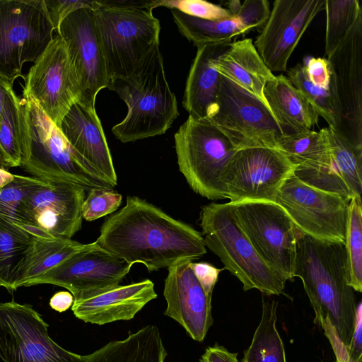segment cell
<instances>
[{"instance_id":"6da1fadb","label":"cell","mask_w":362,"mask_h":362,"mask_svg":"<svg viewBox=\"0 0 362 362\" xmlns=\"http://www.w3.org/2000/svg\"><path fill=\"white\" fill-rule=\"evenodd\" d=\"M95 243L110 254L148 272L206 253L203 235L153 204L128 196L125 205L103 222Z\"/></svg>"},{"instance_id":"7a4b0ae2","label":"cell","mask_w":362,"mask_h":362,"mask_svg":"<svg viewBox=\"0 0 362 362\" xmlns=\"http://www.w3.org/2000/svg\"><path fill=\"white\" fill-rule=\"evenodd\" d=\"M294 277L301 279L315 312V324L328 317L347 348L356 316V304L349 274L345 244L320 240L303 233L298 240Z\"/></svg>"},{"instance_id":"3957f363","label":"cell","mask_w":362,"mask_h":362,"mask_svg":"<svg viewBox=\"0 0 362 362\" xmlns=\"http://www.w3.org/2000/svg\"><path fill=\"white\" fill-rule=\"evenodd\" d=\"M21 105L20 167L32 177L51 184H69L86 192L113 188L71 146L33 98L23 94Z\"/></svg>"},{"instance_id":"277c9868","label":"cell","mask_w":362,"mask_h":362,"mask_svg":"<svg viewBox=\"0 0 362 362\" xmlns=\"http://www.w3.org/2000/svg\"><path fill=\"white\" fill-rule=\"evenodd\" d=\"M157 1H96L93 9L109 81L132 75L159 45Z\"/></svg>"},{"instance_id":"5b68a950","label":"cell","mask_w":362,"mask_h":362,"mask_svg":"<svg viewBox=\"0 0 362 362\" xmlns=\"http://www.w3.org/2000/svg\"><path fill=\"white\" fill-rule=\"evenodd\" d=\"M126 103L127 113L112 129L122 143L163 134L179 116L177 101L168 83L159 45L128 77L107 87Z\"/></svg>"},{"instance_id":"8992f818","label":"cell","mask_w":362,"mask_h":362,"mask_svg":"<svg viewBox=\"0 0 362 362\" xmlns=\"http://www.w3.org/2000/svg\"><path fill=\"white\" fill-rule=\"evenodd\" d=\"M199 225L206 247L242 283L243 291L255 288L266 296L286 295V282L258 255L235 219L230 202L202 206Z\"/></svg>"},{"instance_id":"52a82bcc","label":"cell","mask_w":362,"mask_h":362,"mask_svg":"<svg viewBox=\"0 0 362 362\" xmlns=\"http://www.w3.org/2000/svg\"><path fill=\"white\" fill-rule=\"evenodd\" d=\"M179 170L191 189L210 200L226 199L223 179L238 149L216 127L189 115L175 134Z\"/></svg>"},{"instance_id":"ba28073f","label":"cell","mask_w":362,"mask_h":362,"mask_svg":"<svg viewBox=\"0 0 362 362\" xmlns=\"http://www.w3.org/2000/svg\"><path fill=\"white\" fill-rule=\"evenodd\" d=\"M54 31L44 0H0V78H25L24 64L38 59Z\"/></svg>"},{"instance_id":"9c48e42d","label":"cell","mask_w":362,"mask_h":362,"mask_svg":"<svg viewBox=\"0 0 362 362\" xmlns=\"http://www.w3.org/2000/svg\"><path fill=\"white\" fill-rule=\"evenodd\" d=\"M230 204L235 219L258 255L284 282L292 281L297 242L304 233L276 202Z\"/></svg>"},{"instance_id":"30bf717a","label":"cell","mask_w":362,"mask_h":362,"mask_svg":"<svg viewBox=\"0 0 362 362\" xmlns=\"http://www.w3.org/2000/svg\"><path fill=\"white\" fill-rule=\"evenodd\" d=\"M206 121L238 150L276 148L278 139L285 134L265 103L221 74L215 110Z\"/></svg>"},{"instance_id":"8fae6325","label":"cell","mask_w":362,"mask_h":362,"mask_svg":"<svg viewBox=\"0 0 362 362\" xmlns=\"http://www.w3.org/2000/svg\"><path fill=\"white\" fill-rule=\"evenodd\" d=\"M49 325L29 304L0 302V359L4 362H85L48 334Z\"/></svg>"},{"instance_id":"7c38bea8","label":"cell","mask_w":362,"mask_h":362,"mask_svg":"<svg viewBox=\"0 0 362 362\" xmlns=\"http://www.w3.org/2000/svg\"><path fill=\"white\" fill-rule=\"evenodd\" d=\"M276 202L305 234L345 244L349 202L303 182L295 174L280 189Z\"/></svg>"},{"instance_id":"4fadbf2b","label":"cell","mask_w":362,"mask_h":362,"mask_svg":"<svg viewBox=\"0 0 362 362\" xmlns=\"http://www.w3.org/2000/svg\"><path fill=\"white\" fill-rule=\"evenodd\" d=\"M297 165L277 148L240 149L226 170L223 185L226 199L234 204L244 201L276 202L285 181Z\"/></svg>"},{"instance_id":"5bb4252c","label":"cell","mask_w":362,"mask_h":362,"mask_svg":"<svg viewBox=\"0 0 362 362\" xmlns=\"http://www.w3.org/2000/svg\"><path fill=\"white\" fill-rule=\"evenodd\" d=\"M57 34L65 43L77 81L78 103L95 108L96 96L107 87L109 78L93 10L81 8L68 15L62 21Z\"/></svg>"},{"instance_id":"9a60e30c","label":"cell","mask_w":362,"mask_h":362,"mask_svg":"<svg viewBox=\"0 0 362 362\" xmlns=\"http://www.w3.org/2000/svg\"><path fill=\"white\" fill-rule=\"evenodd\" d=\"M23 94L33 98L59 128L79 91L63 39L54 36L24 78Z\"/></svg>"},{"instance_id":"2e32d148","label":"cell","mask_w":362,"mask_h":362,"mask_svg":"<svg viewBox=\"0 0 362 362\" xmlns=\"http://www.w3.org/2000/svg\"><path fill=\"white\" fill-rule=\"evenodd\" d=\"M132 267L94 242L29 280L24 286L52 284L66 288L75 298L119 285Z\"/></svg>"},{"instance_id":"e0dca14e","label":"cell","mask_w":362,"mask_h":362,"mask_svg":"<svg viewBox=\"0 0 362 362\" xmlns=\"http://www.w3.org/2000/svg\"><path fill=\"white\" fill-rule=\"evenodd\" d=\"M86 191L77 186L56 183L34 192L23 204L16 224L40 238L71 239L82 226L81 206Z\"/></svg>"},{"instance_id":"ac0fdd59","label":"cell","mask_w":362,"mask_h":362,"mask_svg":"<svg viewBox=\"0 0 362 362\" xmlns=\"http://www.w3.org/2000/svg\"><path fill=\"white\" fill-rule=\"evenodd\" d=\"M325 0H275L253 45L268 69L286 71L288 61Z\"/></svg>"},{"instance_id":"d6986e66","label":"cell","mask_w":362,"mask_h":362,"mask_svg":"<svg viewBox=\"0 0 362 362\" xmlns=\"http://www.w3.org/2000/svg\"><path fill=\"white\" fill-rule=\"evenodd\" d=\"M327 59L334 77L341 110L339 129L362 146V16Z\"/></svg>"},{"instance_id":"ffe728a7","label":"cell","mask_w":362,"mask_h":362,"mask_svg":"<svg viewBox=\"0 0 362 362\" xmlns=\"http://www.w3.org/2000/svg\"><path fill=\"white\" fill-rule=\"evenodd\" d=\"M184 259L168 268L163 295L167 303L164 314L178 322L188 335L203 341L213 324L211 296H208Z\"/></svg>"},{"instance_id":"44dd1931","label":"cell","mask_w":362,"mask_h":362,"mask_svg":"<svg viewBox=\"0 0 362 362\" xmlns=\"http://www.w3.org/2000/svg\"><path fill=\"white\" fill-rule=\"evenodd\" d=\"M323 130L329 149L327 165L316 173L298 178L309 185L337 194L348 202L361 197L362 146L339 129L327 127Z\"/></svg>"},{"instance_id":"7402d4cb","label":"cell","mask_w":362,"mask_h":362,"mask_svg":"<svg viewBox=\"0 0 362 362\" xmlns=\"http://www.w3.org/2000/svg\"><path fill=\"white\" fill-rule=\"evenodd\" d=\"M157 296L154 284L147 279L80 295L74 298L71 310L84 322L103 325L133 319Z\"/></svg>"},{"instance_id":"603a6c76","label":"cell","mask_w":362,"mask_h":362,"mask_svg":"<svg viewBox=\"0 0 362 362\" xmlns=\"http://www.w3.org/2000/svg\"><path fill=\"white\" fill-rule=\"evenodd\" d=\"M180 33L195 46L231 42L232 38L262 28L266 23L270 6L267 0H245L241 8L231 17L208 21L171 9Z\"/></svg>"},{"instance_id":"cb8c5ba5","label":"cell","mask_w":362,"mask_h":362,"mask_svg":"<svg viewBox=\"0 0 362 362\" xmlns=\"http://www.w3.org/2000/svg\"><path fill=\"white\" fill-rule=\"evenodd\" d=\"M59 129L71 146L112 187L117 177L105 135L95 108L76 102Z\"/></svg>"},{"instance_id":"d4e9b609","label":"cell","mask_w":362,"mask_h":362,"mask_svg":"<svg viewBox=\"0 0 362 362\" xmlns=\"http://www.w3.org/2000/svg\"><path fill=\"white\" fill-rule=\"evenodd\" d=\"M229 43L207 44L197 47L187 78L182 105L189 115L206 120L213 114L221 83V74L214 62L230 45Z\"/></svg>"},{"instance_id":"484cf974","label":"cell","mask_w":362,"mask_h":362,"mask_svg":"<svg viewBox=\"0 0 362 362\" xmlns=\"http://www.w3.org/2000/svg\"><path fill=\"white\" fill-rule=\"evenodd\" d=\"M214 66L220 74L267 105L264 89L274 75L264 63L251 38L231 42L214 62Z\"/></svg>"},{"instance_id":"4316f807","label":"cell","mask_w":362,"mask_h":362,"mask_svg":"<svg viewBox=\"0 0 362 362\" xmlns=\"http://www.w3.org/2000/svg\"><path fill=\"white\" fill-rule=\"evenodd\" d=\"M264 96L273 116L285 133L312 130L319 115L303 95L283 74L266 83Z\"/></svg>"},{"instance_id":"83f0119b","label":"cell","mask_w":362,"mask_h":362,"mask_svg":"<svg viewBox=\"0 0 362 362\" xmlns=\"http://www.w3.org/2000/svg\"><path fill=\"white\" fill-rule=\"evenodd\" d=\"M167 355L158 328L149 325L83 357L85 362H165Z\"/></svg>"},{"instance_id":"f1b7e54d","label":"cell","mask_w":362,"mask_h":362,"mask_svg":"<svg viewBox=\"0 0 362 362\" xmlns=\"http://www.w3.org/2000/svg\"><path fill=\"white\" fill-rule=\"evenodd\" d=\"M35 237L0 214V287L18 288L21 269L32 252Z\"/></svg>"},{"instance_id":"f546056e","label":"cell","mask_w":362,"mask_h":362,"mask_svg":"<svg viewBox=\"0 0 362 362\" xmlns=\"http://www.w3.org/2000/svg\"><path fill=\"white\" fill-rule=\"evenodd\" d=\"M276 148L297 165L298 177L316 173L327 163L329 149L323 129L298 133H285L277 141Z\"/></svg>"},{"instance_id":"4dcf8cb0","label":"cell","mask_w":362,"mask_h":362,"mask_svg":"<svg viewBox=\"0 0 362 362\" xmlns=\"http://www.w3.org/2000/svg\"><path fill=\"white\" fill-rule=\"evenodd\" d=\"M278 303L262 298L261 320L242 362H286L283 341L276 328Z\"/></svg>"},{"instance_id":"1f68e13d","label":"cell","mask_w":362,"mask_h":362,"mask_svg":"<svg viewBox=\"0 0 362 362\" xmlns=\"http://www.w3.org/2000/svg\"><path fill=\"white\" fill-rule=\"evenodd\" d=\"M89 245L71 239L35 238L32 252L21 269L18 288Z\"/></svg>"},{"instance_id":"d6a6232c","label":"cell","mask_w":362,"mask_h":362,"mask_svg":"<svg viewBox=\"0 0 362 362\" xmlns=\"http://www.w3.org/2000/svg\"><path fill=\"white\" fill-rule=\"evenodd\" d=\"M287 75L288 79L303 95L318 115L327 122L328 127L340 129L342 114L333 73L327 89L313 85L306 76L304 66L300 64L289 69Z\"/></svg>"},{"instance_id":"836d02e7","label":"cell","mask_w":362,"mask_h":362,"mask_svg":"<svg viewBox=\"0 0 362 362\" xmlns=\"http://www.w3.org/2000/svg\"><path fill=\"white\" fill-rule=\"evenodd\" d=\"M326 13L325 54L329 57L337 49L362 16L358 0H325Z\"/></svg>"},{"instance_id":"e575fe53","label":"cell","mask_w":362,"mask_h":362,"mask_svg":"<svg viewBox=\"0 0 362 362\" xmlns=\"http://www.w3.org/2000/svg\"><path fill=\"white\" fill-rule=\"evenodd\" d=\"M349 284L362 291V202L361 197L352 198L348 206L345 238Z\"/></svg>"},{"instance_id":"d590c367","label":"cell","mask_w":362,"mask_h":362,"mask_svg":"<svg viewBox=\"0 0 362 362\" xmlns=\"http://www.w3.org/2000/svg\"><path fill=\"white\" fill-rule=\"evenodd\" d=\"M21 98L11 88L5 95L0 118V145L13 167L21 165Z\"/></svg>"},{"instance_id":"8d00e7d4","label":"cell","mask_w":362,"mask_h":362,"mask_svg":"<svg viewBox=\"0 0 362 362\" xmlns=\"http://www.w3.org/2000/svg\"><path fill=\"white\" fill-rule=\"evenodd\" d=\"M50 185L34 177L15 175L13 180L0 189V214L18 224L24 202L36 190Z\"/></svg>"},{"instance_id":"74e56055","label":"cell","mask_w":362,"mask_h":362,"mask_svg":"<svg viewBox=\"0 0 362 362\" xmlns=\"http://www.w3.org/2000/svg\"><path fill=\"white\" fill-rule=\"evenodd\" d=\"M122 200V194L113 188L93 189L88 192L82 204V218L92 221L112 214L121 205Z\"/></svg>"},{"instance_id":"f35d334b","label":"cell","mask_w":362,"mask_h":362,"mask_svg":"<svg viewBox=\"0 0 362 362\" xmlns=\"http://www.w3.org/2000/svg\"><path fill=\"white\" fill-rule=\"evenodd\" d=\"M157 5L208 21H219L233 15L225 7L204 0H163L157 1Z\"/></svg>"},{"instance_id":"ab89813d","label":"cell","mask_w":362,"mask_h":362,"mask_svg":"<svg viewBox=\"0 0 362 362\" xmlns=\"http://www.w3.org/2000/svg\"><path fill=\"white\" fill-rule=\"evenodd\" d=\"M54 31L57 33L62 21L72 12L81 8L93 9L96 1L89 0H44Z\"/></svg>"},{"instance_id":"60d3db41","label":"cell","mask_w":362,"mask_h":362,"mask_svg":"<svg viewBox=\"0 0 362 362\" xmlns=\"http://www.w3.org/2000/svg\"><path fill=\"white\" fill-rule=\"evenodd\" d=\"M306 76L315 86L329 88L332 73L327 59L311 57L304 66Z\"/></svg>"},{"instance_id":"b9f144b4","label":"cell","mask_w":362,"mask_h":362,"mask_svg":"<svg viewBox=\"0 0 362 362\" xmlns=\"http://www.w3.org/2000/svg\"><path fill=\"white\" fill-rule=\"evenodd\" d=\"M189 266L205 293L212 297L219 273L225 269H218L207 262H193L192 261L190 262Z\"/></svg>"},{"instance_id":"7bdbcfd3","label":"cell","mask_w":362,"mask_h":362,"mask_svg":"<svg viewBox=\"0 0 362 362\" xmlns=\"http://www.w3.org/2000/svg\"><path fill=\"white\" fill-rule=\"evenodd\" d=\"M347 353L350 362L362 361V303L356 307L354 327L348 346Z\"/></svg>"},{"instance_id":"ee69618b","label":"cell","mask_w":362,"mask_h":362,"mask_svg":"<svg viewBox=\"0 0 362 362\" xmlns=\"http://www.w3.org/2000/svg\"><path fill=\"white\" fill-rule=\"evenodd\" d=\"M199 362H239L238 353H232L224 346L216 343L208 346L201 356Z\"/></svg>"},{"instance_id":"f6af8a7d","label":"cell","mask_w":362,"mask_h":362,"mask_svg":"<svg viewBox=\"0 0 362 362\" xmlns=\"http://www.w3.org/2000/svg\"><path fill=\"white\" fill-rule=\"evenodd\" d=\"M74 296L69 291H59L49 300V306L54 310L62 313L72 306Z\"/></svg>"},{"instance_id":"bcb514c9","label":"cell","mask_w":362,"mask_h":362,"mask_svg":"<svg viewBox=\"0 0 362 362\" xmlns=\"http://www.w3.org/2000/svg\"><path fill=\"white\" fill-rule=\"evenodd\" d=\"M15 175L9 173L6 169L0 168V189L12 182Z\"/></svg>"},{"instance_id":"7dc6e473","label":"cell","mask_w":362,"mask_h":362,"mask_svg":"<svg viewBox=\"0 0 362 362\" xmlns=\"http://www.w3.org/2000/svg\"><path fill=\"white\" fill-rule=\"evenodd\" d=\"M11 88H13V86L0 78V118L5 95Z\"/></svg>"},{"instance_id":"c3c4849f","label":"cell","mask_w":362,"mask_h":362,"mask_svg":"<svg viewBox=\"0 0 362 362\" xmlns=\"http://www.w3.org/2000/svg\"><path fill=\"white\" fill-rule=\"evenodd\" d=\"M0 168L8 169L13 168L12 162L0 145Z\"/></svg>"},{"instance_id":"681fc988","label":"cell","mask_w":362,"mask_h":362,"mask_svg":"<svg viewBox=\"0 0 362 362\" xmlns=\"http://www.w3.org/2000/svg\"><path fill=\"white\" fill-rule=\"evenodd\" d=\"M336 362H337V361H336Z\"/></svg>"}]
</instances>
